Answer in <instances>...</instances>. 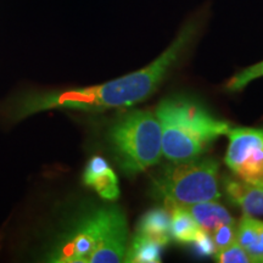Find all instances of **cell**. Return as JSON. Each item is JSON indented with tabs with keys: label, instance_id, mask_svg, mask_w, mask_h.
Segmentation results:
<instances>
[{
	"label": "cell",
	"instance_id": "16",
	"mask_svg": "<svg viewBox=\"0 0 263 263\" xmlns=\"http://www.w3.org/2000/svg\"><path fill=\"white\" fill-rule=\"evenodd\" d=\"M211 238L213 242H215L217 250L224 249L230 244H233L236 238V223H229V224L221 226L212 233Z\"/></svg>",
	"mask_w": 263,
	"mask_h": 263
},
{
	"label": "cell",
	"instance_id": "8",
	"mask_svg": "<svg viewBox=\"0 0 263 263\" xmlns=\"http://www.w3.org/2000/svg\"><path fill=\"white\" fill-rule=\"evenodd\" d=\"M223 185L228 199L244 211L245 215L263 216V188L241 179L227 177Z\"/></svg>",
	"mask_w": 263,
	"mask_h": 263
},
{
	"label": "cell",
	"instance_id": "7",
	"mask_svg": "<svg viewBox=\"0 0 263 263\" xmlns=\"http://www.w3.org/2000/svg\"><path fill=\"white\" fill-rule=\"evenodd\" d=\"M83 183L101 199L115 201L120 197L118 178L104 157L93 156L88 161L83 172Z\"/></svg>",
	"mask_w": 263,
	"mask_h": 263
},
{
	"label": "cell",
	"instance_id": "15",
	"mask_svg": "<svg viewBox=\"0 0 263 263\" xmlns=\"http://www.w3.org/2000/svg\"><path fill=\"white\" fill-rule=\"evenodd\" d=\"M216 262L219 263H251L252 259L248 255V252L234 241L233 244L227 246L224 249L217 250L213 255Z\"/></svg>",
	"mask_w": 263,
	"mask_h": 263
},
{
	"label": "cell",
	"instance_id": "2",
	"mask_svg": "<svg viewBox=\"0 0 263 263\" xmlns=\"http://www.w3.org/2000/svg\"><path fill=\"white\" fill-rule=\"evenodd\" d=\"M155 115L161 126L162 155L170 161L196 159L232 128L186 95L163 99Z\"/></svg>",
	"mask_w": 263,
	"mask_h": 263
},
{
	"label": "cell",
	"instance_id": "12",
	"mask_svg": "<svg viewBox=\"0 0 263 263\" xmlns=\"http://www.w3.org/2000/svg\"><path fill=\"white\" fill-rule=\"evenodd\" d=\"M171 213V238L180 244H193L200 239L203 230L178 203H164Z\"/></svg>",
	"mask_w": 263,
	"mask_h": 263
},
{
	"label": "cell",
	"instance_id": "17",
	"mask_svg": "<svg viewBox=\"0 0 263 263\" xmlns=\"http://www.w3.org/2000/svg\"><path fill=\"white\" fill-rule=\"evenodd\" d=\"M193 245L196 251V255L200 256V257H203V256H213L215 255V252L217 251L215 242H213L211 235L206 232L200 236L199 240H196L195 242H193Z\"/></svg>",
	"mask_w": 263,
	"mask_h": 263
},
{
	"label": "cell",
	"instance_id": "10",
	"mask_svg": "<svg viewBox=\"0 0 263 263\" xmlns=\"http://www.w3.org/2000/svg\"><path fill=\"white\" fill-rule=\"evenodd\" d=\"M235 241L248 252L252 262H263V221L245 215L236 224Z\"/></svg>",
	"mask_w": 263,
	"mask_h": 263
},
{
	"label": "cell",
	"instance_id": "6",
	"mask_svg": "<svg viewBox=\"0 0 263 263\" xmlns=\"http://www.w3.org/2000/svg\"><path fill=\"white\" fill-rule=\"evenodd\" d=\"M227 136V166L239 179L263 188V128H230Z\"/></svg>",
	"mask_w": 263,
	"mask_h": 263
},
{
	"label": "cell",
	"instance_id": "14",
	"mask_svg": "<svg viewBox=\"0 0 263 263\" xmlns=\"http://www.w3.org/2000/svg\"><path fill=\"white\" fill-rule=\"evenodd\" d=\"M259 77H263V61L250 66V67L233 76L227 83V89L229 91L242 90L249 83H251L252 81L257 80Z\"/></svg>",
	"mask_w": 263,
	"mask_h": 263
},
{
	"label": "cell",
	"instance_id": "11",
	"mask_svg": "<svg viewBox=\"0 0 263 263\" xmlns=\"http://www.w3.org/2000/svg\"><path fill=\"white\" fill-rule=\"evenodd\" d=\"M137 233L146 236L162 246L168 245L171 241V213L167 207L153 209L141 217L138 224Z\"/></svg>",
	"mask_w": 263,
	"mask_h": 263
},
{
	"label": "cell",
	"instance_id": "9",
	"mask_svg": "<svg viewBox=\"0 0 263 263\" xmlns=\"http://www.w3.org/2000/svg\"><path fill=\"white\" fill-rule=\"evenodd\" d=\"M193 217L194 221L199 224L203 232L209 233L210 235L218 229L223 224H229V223H236L235 219L230 216L224 206L221 203L215 202L213 200L210 201H202L196 203H188L183 205L178 203Z\"/></svg>",
	"mask_w": 263,
	"mask_h": 263
},
{
	"label": "cell",
	"instance_id": "4",
	"mask_svg": "<svg viewBox=\"0 0 263 263\" xmlns=\"http://www.w3.org/2000/svg\"><path fill=\"white\" fill-rule=\"evenodd\" d=\"M107 138L118 166L128 177L155 166L162 155L161 126L150 111L134 110L118 116Z\"/></svg>",
	"mask_w": 263,
	"mask_h": 263
},
{
	"label": "cell",
	"instance_id": "13",
	"mask_svg": "<svg viewBox=\"0 0 263 263\" xmlns=\"http://www.w3.org/2000/svg\"><path fill=\"white\" fill-rule=\"evenodd\" d=\"M162 246L146 238V236L136 233L130 244L127 246L126 256L123 262L129 263H157L161 262V251Z\"/></svg>",
	"mask_w": 263,
	"mask_h": 263
},
{
	"label": "cell",
	"instance_id": "1",
	"mask_svg": "<svg viewBox=\"0 0 263 263\" xmlns=\"http://www.w3.org/2000/svg\"><path fill=\"white\" fill-rule=\"evenodd\" d=\"M197 32L195 22H189L182 28L168 48L146 67L132 72L123 77L100 85L77 88L64 91L27 94L16 104L15 120L33 116L50 110L100 111L110 108L129 107L151 97L179 58L192 44Z\"/></svg>",
	"mask_w": 263,
	"mask_h": 263
},
{
	"label": "cell",
	"instance_id": "5",
	"mask_svg": "<svg viewBox=\"0 0 263 263\" xmlns=\"http://www.w3.org/2000/svg\"><path fill=\"white\" fill-rule=\"evenodd\" d=\"M215 159L171 161L153 178L151 193L164 203H196L221 197Z\"/></svg>",
	"mask_w": 263,
	"mask_h": 263
},
{
	"label": "cell",
	"instance_id": "3",
	"mask_svg": "<svg viewBox=\"0 0 263 263\" xmlns=\"http://www.w3.org/2000/svg\"><path fill=\"white\" fill-rule=\"evenodd\" d=\"M128 246L127 218L118 206L100 207L82 218L49 254L55 263H120Z\"/></svg>",
	"mask_w": 263,
	"mask_h": 263
}]
</instances>
